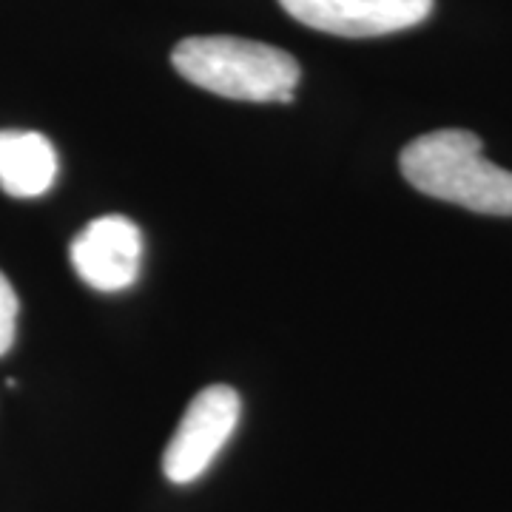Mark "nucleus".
Masks as SVG:
<instances>
[{
    "label": "nucleus",
    "mask_w": 512,
    "mask_h": 512,
    "mask_svg": "<svg viewBox=\"0 0 512 512\" xmlns=\"http://www.w3.org/2000/svg\"><path fill=\"white\" fill-rule=\"evenodd\" d=\"M402 174L416 191L476 214L512 217V171L490 163L481 140L464 128L416 137L402 151Z\"/></svg>",
    "instance_id": "obj_1"
},
{
    "label": "nucleus",
    "mask_w": 512,
    "mask_h": 512,
    "mask_svg": "<svg viewBox=\"0 0 512 512\" xmlns=\"http://www.w3.org/2000/svg\"><path fill=\"white\" fill-rule=\"evenodd\" d=\"M171 63L188 83L245 103H293L302 77L288 52L231 35L185 37L171 52Z\"/></svg>",
    "instance_id": "obj_2"
},
{
    "label": "nucleus",
    "mask_w": 512,
    "mask_h": 512,
    "mask_svg": "<svg viewBox=\"0 0 512 512\" xmlns=\"http://www.w3.org/2000/svg\"><path fill=\"white\" fill-rule=\"evenodd\" d=\"M242 413V399L228 384L200 390L163 453V473L171 484H194L214 464L222 447L234 436Z\"/></svg>",
    "instance_id": "obj_3"
},
{
    "label": "nucleus",
    "mask_w": 512,
    "mask_h": 512,
    "mask_svg": "<svg viewBox=\"0 0 512 512\" xmlns=\"http://www.w3.org/2000/svg\"><path fill=\"white\" fill-rule=\"evenodd\" d=\"M293 20L339 37H382L413 29L433 12V0H279Z\"/></svg>",
    "instance_id": "obj_4"
},
{
    "label": "nucleus",
    "mask_w": 512,
    "mask_h": 512,
    "mask_svg": "<svg viewBox=\"0 0 512 512\" xmlns=\"http://www.w3.org/2000/svg\"><path fill=\"white\" fill-rule=\"evenodd\" d=\"M72 265L77 276L100 293L131 288L143 265V234L120 214L92 220L72 242Z\"/></svg>",
    "instance_id": "obj_5"
},
{
    "label": "nucleus",
    "mask_w": 512,
    "mask_h": 512,
    "mask_svg": "<svg viewBox=\"0 0 512 512\" xmlns=\"http://www.w3.org/2000/svg\"><path fill=\"white\" fill-rule=\"evenodd\" d=\"M55 146L37 131H0V188L9 197L32 200L46 194L57 180Z\"/></svg>",
    "instance_id": "obj_6"
},
{
    "label": "nucleus",
    "mask_w": 512,
    "mask_h": 512,
    "mask_svg": "<svg viewBox=\"0 0 512 512\" xmlns=\"http://www.w3.org/2000/svg\"><path fill=\"white\" fill-rule=\"evenodd\" d=\"M18 293L12 282L0 271V356H6L15 345V330H18Z\"/></svg>",
    "instance_id": "obj_7"
}]
</instances>
